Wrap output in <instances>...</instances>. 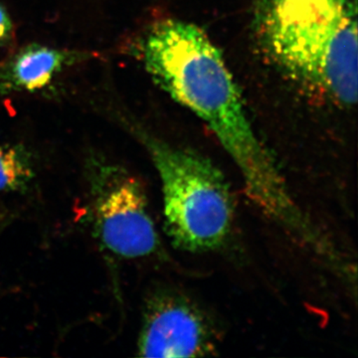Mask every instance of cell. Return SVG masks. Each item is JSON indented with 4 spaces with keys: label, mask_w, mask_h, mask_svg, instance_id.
Listing matches in <instances>:
<instances>
[{
    "label": "cell",
    "mask_w": 358,
    "mask_h": 358,
    "mask_svg": "<svg viewBox=\"0 0 358 358\" xmlns=\"http://www.w3.org/2000/svg\"><path fill=\"white\" fill-rule=\"evenodd\" d=\"M141 55L152 81L215 136L263 215L303 247H317L322 233L292 196L274 157L254 131L222 54L204 30L185 20H160L141 40Z\"/></svg>",
    "instance_id": "cell-1"
},
{
    "label": "cell",
    "mask_w": 358,
    "mask_h": 358,
    "mask_svg": "<svg viewBox=\"0 0 358 358\" xmlns=\"http://www.w3.org/2000/svg\"><path fill=\"white\" fill-rule=\"evenodd\" d=\"M259 28L289 76L343 107L357 103V13L350 0H292L259 9Z\"/></svg>",
    "instance_id": "cell-2"
},
{
    "label": "cell",
    "mask_w": 358,
    "mask_h": 358,
    "mask_svg": "<svg viewBox=\"0 0 358 358\" xmlns=\"http://www.w3.org/2000/svg\"><path fill=\"white\" fill-rule=\"evenodd\" d=\"M127 126L159 173L164 228L173 246L189 253L221 248L234 221L232 193L222 171L192 148L167 143L136 124Z\"/></svg>",
    "instance_id": "cell-3"
},
{
    "label": "cell",
    "mask_w": 358,
    "mask_h": 358,
    "mask_svg": "<svg viewBox=\"0 0 358 358\" xmlns=\"http://www.w3.org/2000/svg\"><path fill=\"white\" fill-rule=\"evenodd\" d=\"M85 176L96 234L106 248L129 259L155 253L159 235L140 179L96 152L87 157Z\"/></svg>",
    "instance_id": "cell-4"
},
{
    "label": "cell",
    "mask_w": 358,
    "mask_h": 358,
    "mask_svg": "<svg viewBox=\"0 0 358 358\" xmlns=\"http://www.w3.org/2000/svg\"><path fill=\"white\" fill-rule=\"evenodd\" d=\"M217 343L213 322L189 296L169 288L148 296L138 341L140 357H209Z\"/></svg>",
    "instance_id": "cell-5"
},
{
    "label": "cell",
    "mask_w": 358,
    "mask_h": 358,
    "mask_svg": "<svg viewBox=\"0 0 358 358\" xmlns=\"http://www.w3.org/2000/svg\"><path fill=\"white\" fill-rule=\"evenodd\" d=\"M94 56L86 51L37 43L26 45L0 63V96L42 91L63 71Z\"/></svg>",
    "instance_id": "cell-6"
},
{
    "label": "cell",
    "mask_w": 358,
    "mask_h": 358,
    "mask_svg": "<svg viewBox=\"0 0 358 358\" xmlns=\"http://www.w3.org/2000/svg\"><path fill=\"white\" fill-rule=\"evenodd\" d=\"M34 178L31 154L24 145H0V192H24Z\"/></svg>",
    "instance_id": "cell-7"
},
{
    "label": "cell",
    "mask_w": 358,
    "mask_h": 358,
    "mask_svg": "<svg viewBox=\"0 0 358 358\" xmlns=\"http://www.w3.org/2000/svg\"><path fill=\"white\" fill-rule=\"evenodd\" d=\"M14 25L13 18L9 15L6 7L0 3V48L13 41Z\"/></svg>",
    "instance_id": "cell-8"
},
{
    "label": "cell",
    "mask_w": 358,
    "mask_h": 358,
    "mask_svg": "<svg viewBox=\"0 0 358 358\" xmlns=\"http://www.w3.org/2000/svg\"><path fill=\"white\" fill-rule=\"evenodd\" d=\"M286 1H289V0H260V8H266V7L275 6V4Z\"/></svg>",
    "instance_id": "cell-9"
}]
</instances>
